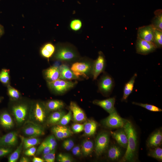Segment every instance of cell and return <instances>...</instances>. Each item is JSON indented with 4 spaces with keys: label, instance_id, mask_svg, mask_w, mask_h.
<instances>
[{
    "label": "cell",
    "instance_id": "6da1fadb",
    "mask_svg": "<svg viewBox=\"0 0 162 162\" xmlns=\"http://www.w3.org/2000/svg\"><path fill=\"white\" fill-rule=\"evenodd\" d=\"M123 128L128 137V145L126 152L122 161L132 162L136 157L137 147L136 132L132 124L128 120Z\"/></svg>",
    "mask_w": 162,
    "mask_h": 162
},
{
    "label": "cell",
    "instance_id": "7a4b0ae2",
    "mask_svg": "<svg viewBox=\"0 0 162 162\" xmlns=\"http://www.w3.org/2000/svg\"><path fill=\"white\" fill-rule=\"evenodd\" d=\"M109 141V134L106 132H102L97 136L95 140L94 149L98 157L102 155L107 149Z\"/></svg>",
    "mask_w": 162,
    "mask_h": 162
},
{
    "label": "cell",
    "instance_id": "3957f363",
    "mask_svg": "<svg viewBox=\"0 0 162 162\" xmlns=\"http://www.w3.org/2000/svg\"><path fill=\"white\" fill-rule=\"evenodd\" d=\"M109 114L107 117L103 120V124L111 129L123 128L127 120L120 116L116 110Z\"/></svg>",
    "mask_w": 162,
    "mask_h": 162
},
{
    "label": "cell",
    "instance_id": "277c9868",
    "mask_svg": "<svg viewBox=\"0 0 162 162\" xmlns=\"http://www.w3.org/2000/svg\"><path fill=\"white\" fill-rule=\"evenodd\" d=\"M76 83V82L59 79L53 81L48 82L50 87L58 93H63L73 88Z\"/></svg>",
    "mask_w": 162,
    "mask_h": 162
},
{
    "label": "cell",
    "instance_id": "5b68a950",
    "mask_svg": "<svg viewBox=\"0 0 162 162\" xmlns=\"http://www.w3.org/2000/svg\"><path fill=\"white\" fill-rule=\"evenodd\" d=\"M136 47V52L146 55L154 51L157 48L154 44L152 42L137 38Z\"/></svg>",
    "mask_w": 162,
    "mask_h": 162
},
{
    "label": "cell",
    "instance_id": "8992f818",
    "mask_svg": "<svg viewBox=\"0 0 162 162\" xmlns=\"http://www.w3.org/2000/svg\"><path fill=\"white\" fill-rule=\"evenodd\" d=\"M76 56L74 51L67 46L59 48L56 53L55 57L56 59L63 61H69L74 59Z\"/></svg>",
    "mask_w": 162,
    "mask_h": 162
},
{
    "label": "cell",
    "instance_id": "52a82bcc",
    "mask_svg": "<svg viewBox=\"0 0 162 162\" xmlns=\"http://www.w3.org/2000/svg\"><path fill=\"white\" fill-rule=\"evenodd\" d=\"M91 68L90 64L87 63L76 62L72 65L70 69L78 78L80 76L86 78V74L90 71Z\"/></svg>",
    "mask_w": 162,
    "mask_h": 162
},
{
    "label": "cell",
    "instance_id": "ba28073f",
    "mask_svg": "<svg viewBox=\"0 0 162 162\" xmlns=\"http://www.w3.org/2000/svg\"><path fill=\"white\" fill-rule=\"evenodd\" d=\"M154 28L151 24L140 27L137 31V38L154 43Z\"/></svg>",
    "mask_w": 162,
    "mask_h": 162
},
{
    "label": "cell",
    "instance_id": "9c48e42d",
    "mask_svg": "<svg viewBox=\"0 0 162 162\" xmlns=\"http://www.w3.org/2000/svg\"><path fill=\"white\" fill-rule=\"evenodd\" d=\"M105 60L104 56L102 52H99L97 59L94 61L93 66L92 72L93 80H96L99 74L104 70Z\"/></svg>",
    "mask_w": 162,
    "mask_h": 162
},
{
    "label": "cell",
    "instance_id": "30bf717a",
    "mask_svg": "<svg viewBox=\"0 0 162 162\" xmlns=\"http://www.w3.org/2000/svg\"><path fill=\"white\" fill-rule=\"evenodd\" d=\"M69 107L72 112L73 119L75 122L81 123L86 120L85 113L75 103L71 101Z\"/></svg>",
    "mask_w": 162,
    "mask_h": 162
},
{
    "label": "cell",
    "instance_id": "8fae6325",
    "mask_svg": "<svg viewBox=\"0 0 162 162\" xmlns=\"http://www.w3.org/2000/svg\"><path fill=\"white\" fill-rule=\"evenodd\" d=\"M17 142V135L15 131L8 133L0 138V146L11 147L16 146Z\"/></svg>",
    "mask_w": 162,
    "mask_h": 162
},
{
    "label": "cell",
    "instance_id": "7c38bea8",
    "mask_svg": "<svg viewBox=\"0 0 162 162\" xmlns=\"http://www.w3.org/2000/svg\"><path fill=\"white\" fill-rule=\"evenodd\" d=\"M114 85L112 78L107 75L104 76L100 79L99 84L100 91L104 94H108L112 91Z\"/></svg>",
    "mask_w": 162,
    "mask_h": 162
},
{
    "label": "cell",
    "instance_id": "4fadbf2b",
    "mask_svg": "<svg viewBox=\"0 0 162 162\" xmlns=\"http://www.w3.org/2000/svg\"><path fill=\"white\" fill-rule=\"evenodd\" d=\"M12 112L15 118L19 123L23 122L25 120L27 113V106L24 104H20L14 106Z\"/></svg>",
    "mask_w": 162,
    "mask_h": 162
},
{
    "label": "cell",
    "instance_id": "5bb4252c",
    "mask_svg": "<svg viewBox=\"0 0 162 162\" xmlns=\"http://www.w3.org/2000/svg\"><path fill=\"white\" fill-rule=\"evenodd\" d=\"M24 134L30 137H36L44 134L43 128L36 124H30L26 126L23 130Z\"/></svg>",
    "mask_w": 162,
    "mask_h": 162
},
{
    "label": "cell",
    "instance_id": "9a60e30c",
    "mask_svg": "<svg viewBox=\"0 0 162 162\" xmlns=\"http://www.w3.org/2000/svg\"><path fill=\"white\" fill-rule=\"evenodd\" d=\"M112 137L121 147L126 148L128 145V137L124 128L116 131H110Z\"/></svg>",
    "mask_w": 162,
    "mask_h": 162
},
{
    "label": "cell",
    "instance_id": "2e32d148",
    "mask_svg": "<svg viewBox=\"0 0 162 162\" xmlns=\"http://www.w3.org/2000/svg\"><path fill=\"white\" fill-rule=\"evenodd\" d=\"M115 100L114 98H111L102 100H95L93 103L100 106L110 114L115 110Z\"/></svg>",
    "mask_w": 162,
    "mask_h": 162
},
{
    "label": "cell",
    "instance_id": "e0dca14e",
    "mask_svg": "<svg viewBox=\"0 0 162 162\" xmlns=\"http://www.w3.org/2000/svg\"><path fill=\"white\" fill-rule=\"evenodd\" d=\"M162 140V132L160 130H157L149 136L147 141V145L151 148L158 147L160 145Z\"/></svg>",
    "mask_w": 162,
    "mask_h": 162
},
{
    "label": "cell",
    "instance_id": "ac0fdd59",
    "mask_svg": "<svg viewBox=\"0 0 162 162\" xmlns=\"http://www.w3.org/2000/svg\"><path fill=\"white\" fill-rule=\"evenodd\" d=\"M59 68L60 71L59 79L64 80H70L78 78L74 75L71 69L66 65L62 64Z\"/></svg>",
    "mask_w": 162,
    "mask_h": 162
},
{
    "label": "cell",
    "instance_id": "d6986e66",
    "mask_svg": "<svg viewBox=\"0 0 162 162\" xmlns=\"http://www.w3.org/2000/svg\"><path fill=\"white\" fill-rule=\"evenodd\" d=\"M107 156L110 160H117L122 157V152L119 147L116 145H112L108 148Z\"/></svg>",
    "mask_w": 162,
    "mask_h": 162
},
{
    "label": "cell",
    "instance_id": "ffe728a7",
    "mask_svg": "<svg viewBox=\"0 0 162 162\" xmlns=\"http://www.w3.org/2000/svg\"><path fill=\"white\" fill-rule=\"evenodd\" d=\"M0 125L4 128L10 129L14 125V122L10 115L6 111L0 113Z\"/></svg>",
    "mask_w": 162,
    "mask_h": 162
},
{
    "label": "cell",
    "instance_id": "44dd1931",
    "mask_svg": "<svg viewBox=\"0 0 162 162\" xmlns=\"http://www.w3.org/2000/svg\"><path fill=\"white\" fill-rule=\"evenodd\" d=\"M83 125L84 135L90 136L95 134L97 127V123L95 121L92 119L86 120Z\"/></svg>",
    "mask_w": 162,
    "mask_h": 162
},
{
    "label": "cell",
    "instance_id": "7402d4cb",
    "mask_svg": "<svg viewBox=\"0 0 162 162\" xmlns=\"http://www.w3.org/2000/svg\"><path fill=\"white\" fill-rule=\"evenodd\" d=\"M45 75L48 81H55L59 78L60 71L59 68L56 66H52L45 71Z\"/></svg>",
    "mask_w": 162,
    "mask_h": 162
},
{
    "label": "cell",
    "instance_id": "603a6c76",
    "mask_svg": "<svg viewBox=\"0 0 162 162\" xmlns=\"http://www.w3.org/2000/svg\"><path fill=\"white\" fill-rule=\"evenodd\" d=\"M137 76V74H135L130 80L125 84L124 88L122 100H126L128 96L132 93L134 88L135 80Z\"/></svg>",
    "mask_w": 162,
    "mask_h": 162
},
{
    "label": "cell",
    "instance_id": "cb8c5ba5",
    "mask_svg": "<svg viewBox=\"0 0 162 162\" xmlns=\"http://www.w3.org/2000/svg\"><path fill=\"white\" fill-rule=\"evenodd\" d=\"M94 147V143L92 141L88 140H84L81 145L82 155L85 157L89 156L92 152Z\"/></svg>",
    "mask_w": 162,
    "mask_h": 162
},
{
    "label": "cell",
    "instance_id": "d4e9b609",
    "mask_svg": "<svg viewBox=\"0 0 162 162\" xmlns=\"http://www.w3.org/2000/svg\"><path fill=\"white\" fill-rule=\"evenodd\" d=\"M155 16L152 21L151 25L156 29L162 31V11L158 9L154 12Z\"/></svg>",
    "mask_w": 162,
    "mask_h": 162
},
{
    "label": "cell",
    "instance_id": "484cf974",
    "mask_svg": "<svg viewBox=\"0 0 162 162\" xmlns=\"http://www.w3.org/2000/svg\"><path fill=\"white\" fill-rule=\"evenodd\" d=\"M35 118L36 121L40 122H43L45 118L46 115L44 109L38 103L36 104L34 111Z\"/></svg>",
    "mask_w": 162,
    "mask_h": 162
},
{
    "label": "cell",
    "instance_id": "4316f807",
    "mask_svg": "<svg viewBox=\"0 0 162 162\" xmlns=\"http://www.w3.org/2000/svg\"><path fill=\"white\" fill-rule=\"evenodd\" d=\"M55 51V47L51 43H48L42 47L40 53L43 56L49 58L52 56Z\"/></svg>",
    "mask_w": 162,
    "mask_h": 162
},
{
    "label": "cell",
    "instance_id": "83f0119b",
    "mask_svg": "<svg viewBox=\"0 0 162 162\" xmlns=\"http://www.w3.org/2000/svg\"><path fill=\"white\" fill-rule=\"evenodd\" d=\"M46 106L48 109L50 111H56L63 108L64 106V104L61 100H51L47 103Z\"/></svg>",
    "mask_w": 162,
    "mask_h": 162
},
{
    "label": "cell",
    "instance_id": "f1b7e54d",
    "mask_svg": "<svg viewBox=\"0 0 162 162\" xmlns=\"http://www.w3.org/2000/svg\"><path fill=\"white\" fill-rule=\"evenodd\" d=\"M21 137L22 139L23 146L25 149L38 145L40 142V139L36 137L26 138L22 136H21Z\"/></svg>",
    "mask_w": 162,
    "mask_h": 162
},
{
    "label": "cell",
    "instance_id": "f546056e",
    "mask_svg": "<svg viewBox=\"0 0 162 162\" xmlns=\"http://www.w3.org/2000/svg\"><path fill=\"white\" fill-rule=\"evenodd\" d=\"M65 114V112L62 111L54 112L49 117L48 120V123L50 124H56Z\"/></svg>",
    "mask_w": 162,
    "mask_h": 162
},
{
    "label": "cell",
    "instance_id": "4dcf8cb0",
    "mask_svg": "<svg viewBox=\"0 0 162 162\" xmlns=\"http://www.w3.org/2000/svg\"><path fill=\"white\" fill-rule=\"evenodd\" d=\"M64 126H65L57 125L53 127L51 129L52 133L58 140H62L64 139Z\"/></svg>",
    "mask_w": 162,
    "mask_h": 162
},
{
    "label": "cell",
    "instance_id": "1f68e13d",
    "mask_svg": "<svg viewBox=\"0 0 162 162\" xmlns=\"http://www.w3.org/2000/svg\"><path fill=\"white\" fill-rule=\"evenodd\" d=\"M21 142L16 149L9 157L8 161L9 162H16L18 159L21 152L23 146V140L21 138Z\"/></svg>",
    "mask_w": 162,
    "mask_h": 162
},
{
    "label": "cell",
    "instance_id": "d6a6232c",
    "mask_svg": "<svg viewBox=\"0 0 162 162\" xmlns=\"http://www.w3.org/2000/svg\"><path fill=\"white\" fill-rule=\"evenodd\" d=\"M153 42L157 48L162 46V31L154 28Z\"/></svg>",
    "mask_w": 162,
    "mask_h": 162
},
{
    "label": "cell",
    "instance_id": "836d02e7",
    "mask_svg": "<svg viewBox=\"0 0 162 162\" xmlns=\"http://www.w3.org/2000/svg\"><path fill=\"white\" fill-rule=\"evenodd\" d=\"M149 156L161 161L162 160V149L157 147L150 149L148 153Z\"/></svg>",
    "mask_w": 162,
    "mask_h": 162
},
{
    "label": "cell",
    "instance_id": "e575fe53",
    "mask_svg": "<svg viewBox=\"0 0 162 162\" xmlns=\"http://www.w3.org/2000/svg\"><path fill=\"white\" fill-rule=\"evenodd\" d=\"M9 70L3 69L0 71V81L3 84L7 85L10 80Z\"/></svg>",
    "mask_w": 162,
    "mask_h": 162
},
{
    "label": "cell",
    "instance_id": "d590c367",
    "mask_svg": "<svg viewBox=\"0 0 162 162\" xmlns=\"http://www.w3.org/2000/svg\"><path fill=\"white\" fill-rule=\"evenodd\" d=\"M132 104L136 105L141 106L145 108L148 110L153 112H161L162 111V110L159 107L151 104H142L135 102H133Z\"/></svg>",
    "mask_w": 162,
    "mask_h": 162
},
{
    "label": "cell",
    "instance_id": "8d00e7d4",
    "mask_svg": "<svg viewBox=\"0 0 162 162\" xmlns=\"http://www.w3.org/2000/svg\"><path fill=\"white\" fill-rule=\"evenodd\" d=\"M82 23L81 21L79 19H74L70 22L69 26L70 28L74 31H77L81 28Z\"/></svg>",
    "mask_w": 162,
    "mask_h": 162
},
{
    "label": "cell",
    "instance_id": "74e56055",
    "mask_svg": "<svg viewBox=\"0 0 162 162\" xmlns=\"http://www.w3.org/2000/svg\"><path fill=\"white\" fill-rule=\"evenodd\" d=\"M72 112L70 110L68 112L63 116L60 121L56 124L63 126L67 125L71 120L72 117Z\"/></svg>",
    "mask_w": 162,
    "mask_h": 162
},
{
    "label": "cell",
    "instance_id": "f35d334b",
    "mask_svg": "<svg viewBox=\"0 0 162 162\" xmlns=\"http://www.w3.org/2000/svg\"><path fill=\"white\" fill-rule=\"evenodd\" d=\"M8 95L11 98L15 99H18L20 94L19 91L9 85L8 86Z\"/></svg>",
    "mask_w": 162,
    "mask_h": 162
},
{
    "label": "cell",
    "instance_id": "ab89813d",
    "mask_svg": "<svg viewBox=\"0 0 162 162\" xmlns=\"http://www.w3.org/2000/svg\"><path fill=\"white\" fill-rule=\"evenodd\" d=\"M42 159L46 162H54L55 159V149H53L50 153L43 155Z\"/></svg>",
    "mask_w": 162,
    "mask_h": 162
},
{
    "label": "cell",
    "instance_id": "60d3db41",
    "mask_svg": "<svg viewBox=\"0 0 162 162\" xmlns=\"http://www.w3.org/2000/svg\"><path fill=\"white\" fill-rule=\"evenodd\" d=\"M57 160L59 162H72L73 160L69 155L62 153H60L58 155Z\"/></svg>",
    "mask_w": 162,
    "mask_h": 162
},
{
    "label": "cell",
    "instance_id": "b9f144b4",
    "mask_svg": "<svg viewBox=\"0 0 162 162\" xmlns=\"http://www.w3.org/2000/svg\"><path fill=\"white\" fill-rule=\"evenodd\" d=\"M45 140L48 143L49 146L52 150L55 149L57 143L54 135H51L50 136Z\"/></svg>",
    "mask_w": 162,
    "mask_h": 162
},
{
    "label": "cell",
    "instance_id": "7bdbcfd3",
    "mask_svg": "<svg viewBox=\"0 0 162 162\" xmlns=\"http://www.w3.org/2000/svg\"><path fill=\"white\" fill-rule=\"evenodd\" d=\"M11 147L0 146V158L5 156L10 153L12 151Z\"/></svg>",
    "mask_w": 162,
    "mask_h": 162
},
{
    "label": "cell",
    "instance_id": "ee69618b",
    "mask_svg": "<svg viewBox=\"0 0 162 162\" xmlns=\"http://www.w3.org/2000/svg\"><path fill=\"white\" fill-rule=\"evenodd\" d=\"M72 129L74 132L75 133H79L83 130V124L79 123H74L72 126Z\"/></svg>",
    "mask_w": 162,
    "mask_h": 162
},
{
    "label": "cell",
    "instance_id": "f6af8a7d",
    "mask_svg": "<svg viewBox=\"0 0 162 162\" xmlns=\"http://www.w3.org/2000/svg\"><path fill=\"white\" fill-rule=\"evenodd\" d=\"M36 148L34 146L30 147L25 151L24 154L27 156H34L36 151Z\"/></svg>",
    "mask_w": 162,
    "mask_h": 162
},
{
    "label": "cell",
    "instance_id": "bcb514c9",
    "mask_svg": "<svg viewBox=\"0 0 162 162\" xmlns=\"http://www.w3.org/2000/svg\"><path fill=\"white\" fill-rule=\"evenodd\" d=\"M49 145L46 141L45 140L40 145L36 150V154L38 155L41 154L44 148L47 146Z\"/></svg>",
    "mask_w": 162,
    "mask_h": 162
},
{
    "label": "cell",
    "instance_id": "7dc6e473",
    "mask_svg": "<svg viewBox=\"0 0 162 162\" xmlns=\"http://www.w3.org/2000/svg\"><path fill=\"white\" fill-rule=\"evenodd\" d=\"M52 150L49 145L46 146L43 149L41 153L43 155L47 154L50 152Z\"/></svg>",
    "mask_w": 162,
    "mask_h": 162
},
{
    "label": "cell",
    "instance_id": "c3c4849f",
    "mask_svg": "<svg viewBox=\"0 0 162 162\" xmlns=\"http://www.w3.org/2000/svg\"><path fill=\"white\" fill-rule=\"evenodd\" d=\"M62 146L67 151L70 150L73 148L64 141L63 143Z\"/></svg>",
    "mask_w": 162,
    "mask_h": 162
},
{
    "label": "cell",
    "instance_id": "681fc988",
    "mask_svg": "<svg viewBox=\"0 0 162 162\" xmlns=\"http://www.w3.org/2000/svg\"><path fill=\"white\" fill-rule=\"evenodd\" d=\"M64 142L72 147H73L74 146V143L73 141L72 140L68 139L64 140Z\"/></svg>",
    "mask_w": 162,
    "mask_h": 162
},
{
    "label": "cell",
    "instance_id": "f907efd6",
    "mask_svg": "<svg viewBox=\"0 0 162 162\" xmlns=\"http://www.w3.org/2000/svg\"><path fill=\"white\" fill-rule=\"evenodd\" d=\"M72 153L74 155L78 157L81 156L78 153L74 146L72 148Z\"/></svg>",
    "mask_w": 162,
    "mask_h": 162
},
{
    "label": "cell",
    "instance_id": "816d5d0a",
    "mask_svg": "<svg viewBox=\"0 0 162 162\" xmlns=\"http://www.w3.org/2000/svg\"><path fill=\"white\" fill-rule=\"evenodd\" d=\"M32 161L33 162H44V161L42 158L34 157L32 159Z\"/></svg>",
    "mask_w": 162,
    "mask_h": 162
},
{
    "label": "cell",
    "instance_id": "f5cc1de1",
    "mask_svg": "<svg viewBox=\"0 0 162 162\" xmlns=\"http://www.w3.org/2000/svg\"><path fill=\"white\" fill-rule=\"evenodd\" d=\"M30 160L29 158L26 157H22L20 160V162H29Z\"/></svg>",
    "mask_w": 162,
    "mask_h": 162
},
{
    "label": "cell",
    "instance_id": "db71d44e",
    "mask_svg": "<svg viewBox=\"0 0 162 162\" xmlns=\"http://www.w3.org/2000/svg\"><path fill=\"white\" fill-rule=\"evenodd\" d=\"M4 33V27L0 24V38L3 35Z\"/></svg>",
    "mask_w": 162,
    "mask_h": 162
},
{
    "label": "cell",
    "instance_id": "11a10c76",
    "mask_svg": "<svg viewBox=\"0 0 162 162\" xmlns=\"http://www.w3.org/2000/svg\"><path fill=\"white\" fill-rule=\"evenodd\" d=\"M2 99H3L2 98L0 97V103L1 102V101L2 100Z\"/></svg>",
    "mask_w": 162,
    "mask_h": 162
}]
</instances>
